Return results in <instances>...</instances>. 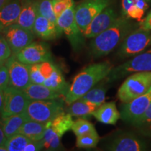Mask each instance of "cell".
<instances>
[{
    "label": "cell",
    "mask_w": 151,
    "mask_h": 151,
    "mask_svg": "<svg viewBox=\"0 0 151 151\" xmlns=\"http://www.w3.org/2000/svg\"><path fill=\"white\" fill-rule=\"evenodd\" d=\"M60 138L50 126V121L46 122V129L42 140L43 146L47 150H60L62 149Z\"/></svg>",
    "instance_id": "27"
},
{
    "label": "cell",
    "mask_w": 151,
    "mask_h": 151,
    "mask_svg": "<svg viewBox=\"0 0 151 151\" xmlns=\"http://www.w3.org/2000/svg\"><path fill=\"white\" fill-rule=\"evenodd\" d=\"M71 130L76 137L96 131L95 128L91 122L83 118H79L76 121H73Z\"/></svg>",
    "instance_id": "32"
},
{
    "label": "cell",
    "mask_w": 151,
    "mask_h": 151,
    "mask_svg": "<svg viewBox=\"0 0 151 151\" xmlns=\"http://www.w3.org/2000/svg\"><path fill=\"white\" fill-rule=\"evenodd\" d=\"M118 15L111 7H106L94 18L83 33L85 38L92 39L97 37L116 22Z\"/></svg>",
    "instance_id": "14"
},
{
    "label": "cell",
    "mask_w": 151,
    "mask_h": 151,
    "mask_svg": "<svg viewBox=\"0 0 151 151\" xmlns=\"http://www.w3.org/2000/svg\"><path fill=\"white\" fill-rule=\"evenodd\" d=\"M43 143L42 140L39 141H32L30 140L29 143H27V146L24 149V151H38L41 150L43 148Z\"/></svg>",
    "instance_id": "38"
},
{
    "label": "cell",
    "mask_w": 151,
    "mask_h": 151,
    "mask_svg": "<svg viewBox=\"0 0 151 151\" xmlns=\"http://www.w3.org/2000/svg\"><path fill=\"white\" fill-rule=\"evenodd\" d=\"M22 7V0H9L0 9V32L16 23Z\"/></svg>",
    "instance_id": "16"
},
{
    "label": "cell",
    "mask_w": 151,
    "mask_h": 151,
    "mask_svg": "<svg viewBox=\"0 0 151 151\" xmlns=\"http://www.w3.org/2000/svg\"><path fill=\"white\" fill-rule=\"evenodd\" d=\"M46 129V122L28 120L20 128L18 133L22 134L32 141H39L43 139Z\"/></svg>",
    "instance_id": "23"
},
{
    "label": "cell",
    "mask_w": 151,
    "mask_h": 151,
    "mask_svg": "<svg viewBox=\"0 0 151 151\" xmlns=\"http://www.w3.org/2000/svg\"><path fill=\"white\" fill-rule=\"evenodd\" d=\"M112 151H143L147 150L146 143L131 134L117 136L106 147Z\"/></svg>",
    "instance_id": "15"
},
{
    "label": "cell",
    "mask_w": 151,
    "mask_h": 151,
    "mask_svg": "<svg viewBox=\"0 0 151 151\" xmlns=\"http://www.w3.org/2000/svg\"><path fill=\"white\" fill-rule=\"evenodd\" d=\"M30 139L22 134L18 133L7 139L5 146L7 151H24Z\"/></svg>",
    "instance_id": "30"
},
{
    "label": "cell",
    "mask_w": 151,
    "mask_h": 151,
    "mask_svg": "<svg viewBox=\"0 0 151 151\" xmlns=\"http://www.w3.org/2000/svg\"><path fill=\"white\" fill-rule=\"evenodd\" d=\"M9 0H0V9L5 4H6Z\"/></svg>",
    "instance_id": "42"
},
{
    "label": "cell",
    "mask_w": 151,
    "mask_h": 151,
    "mask_svg": "<svg viewBox=\"0 0 151 151\" xmlns=\"http://www.w3.org/2000/svg\"><path fill=\"white\" fill-rule=\"evenodd\" d=\"M4 63H3V62H0V65H4Z\"/></svg>",
    "instance_id": "44"
},
{
    "label": "cell",
    "mask_w": 151,
    "mask_h": 151,
    "mask_svg": "<svg viewBox=\"0 0 151 151\" xmlns=\"http://www.w3.org/2000/svg\"><path fill=\"white\" fill-rule=\"evenodd\" d=\"M134 24L125 17L118 18L111 27L92 38L90 44V53L94 58L106 56L114 50L131 32Z\"/></svg>",
    "instance_id": "2"
},
{
    "label": "cell",
    "mask_w": 151,
    "mask_h": 151,
    "mask_svg": "<svg viewBox=\"0 0 151 151\" xmlns=\"http://www.w3.org/2000/svg\"><path fill=\"white\" fill-rule=\"evenodd\" d=\"M52 8L57 18L65 10L74 6L73 0H52Z\"/></svg>",
    "instance_id": "33"
},
{
    "label": "cell",
    "mask_w": 151,
    "mask_h": 151,
    "mask_svg": "<svg viewBox=\"0 0 151 151\" xmlns=\"http://www.w3.org/2000/svg\"><path fill=\"white\" fill-rule=\"evenodd\" d=\"M151 46V32L150 30L139 28L130 32L121 42L118 54L120 58H125L134 56L142 52Z\"/></svg>",
    "instance_id": "7"
},
{
    "label": "cell",
    "mask_w": 151,
    "mask_h": 151,
    "mask_svg": "<svg viewBox=\"0 0 151 151\" xmlns=\"http://www.w3.org/2000/svg\"><path fill=\"white\" fill-rule=\"evenodd\" d=\"M92 115L99 122L107 124H116L120 118V112L117 109L116 103L113 101L103 103Z\"/></svg>",
    "instance_id": "20"
},
{
    "label": "cell",
    "mask_w": 151,
    "mask_h": 151,
    "mask_svg": "<svg viewBox=\"0 0 151 151\" xmlns=\"http://www.w3.org/2000/svg\"><path fill=\"white\" fill-rule=\"evenodd\" d=\"M73 123L72 116L69 113L62 112L50 121V126L60 138L71 129Z\"/></svg>",
    "instance_id": "25"
},
{
    "label": "cell",
    "mask_w": 151,
    "mask_h": 151,
    "mask_svg": "<svg viewBox=\"0 0 151 151\" xmlns=\"http://www.w3.org/2000/svg\"><path fill=\"white\" fill-rule=\"evenodd\" d=\"M4 101V90H0V116H1V111L3 109Z\"/></svg>",
    "instance_id": "41"
},
{
    "label": "cell",
    "mask_w": 151,
    "mask_h": 151,
    "mask_svg": "<svg viewBox=\"0 0 151 151\" xmlns=\"http://www.w3.org/2000/svg\"><path fill=\"white\" fill-rule=\"evenodd\" d=\"M38 0H22V7L16 24L24 29L33 32L37 11Z\"/></svg>",
    "instance_id": "17"
},
{
    "label": "cell",
    "mask_w": 151,
    "mask_h": 151,
    "mask_svg": "<svg viewBox=\"0 0 151 151\" xmlns=\"http://www.w3.org/2000/svg\"><path fill=\"white\" fill-rule=\"evenodd\" d=\"M43 85L55 91L60 92L65 96L69 88V85L65 81L62 71L57 66L55 67L52 74L45 80Z\"/></svg>",
    "instance_id": "24"
},
{
    "label": "cell",
    "mask_w": 151,
    "mask_h": 151,
    "mask_svg": "<svg viewBox=\"0 0 151 151\" xmlns=\"http://www.w3.org/2000/svg\"><path fill=\"white\" fill-rule=\"evenodd\" d=\"M110 4V0H84L75 7V18L83 33L92 20Z\"/></svg>",
    "instance_id": "8"
},
{
    "label": "cell",
    "mask_w": 151,
    "mask_h": 151,
    "mask_svg": "<svg viewBox=\"0 0 151 151\" xmlns=\"http://www.w3.org/2000/svg\"><path fill=\"white\" fill-rule=\"evenodd\" d=\"M150 87L151 71L134 73L127 77L119 88L118 97L122 103H127L144 94Z\"/></svg>",
    "instance_id": "3"
},
{
    "label": "cell",
    "mask_w": 151,
    "mask_h": 151,
    "mask_svg": "<svg viewBox=\"0 0 151 151\" xmlns=\"http://www.w3.org/2000/svg\"><path fill=\"white\" fill-rule=\"evenodd\" d=\"M1 32L8 41L12 53L16 55L20 50L32 43L34 32L20 27L16 23L11 24L1 30Z\"/></svg>",
    "instance_id": "12"
},
{
    "label": "cell",
    "mask_w": 151,
    "mask_h": 151,
    "mask_svg": "<svg viewBox=\"0 0 151 151\" xmlns=\"http://www.w3.org/2000/svg\"><path fill=\"white\" fill-rule=\"evenodd\" d=\"M23 91L29 100L57 99L63 96L60 92L50 89L43 84L30 83Z\"/></svg>",
    "instance_id": "21"
},
{
    "label": "cell",
    "mask_w": 151,
    "mask_h": 151,
    "mask_svg": "<svg viewBox=\"0 0 151 151\" xmlns=\"http://www.w3.org/2000/svg\"><path fill=\"white\" fill-rule=\"evenodd\" d=\"M142 71H151V50L138 54L122 65L113 67L104 79L107 83L121 79L132 73Z\"/></svg>",
    "instance_id": "4"
},
{
    "label": "cell",
    "mask_w": 151,
    "mask_h": 151,
    "mask_svg": "<svg viewBox=\"0 0 151 151\" xmlns=\"http://www.w3.org/2000/svg\"><path fill=\"white\" fill-rule=\"evenodd\" d=\"M29 78L31 83L43 84L45 78L39 69V64H35L29 67Z\"/></svg>",
    "instance_id": "35"
},
{
    "label": "cell",
    "mask_w": 151,
    "mask_h": 151,
    "mask_svg": "<svg viewBox=\"0 0 151 151\" xmlns=\"http://www.w3.org/2000/svg\"><path fill=\"white\" fill-rule=\"evenodd\" d=\"M0 151H7L6 147L5 145L0 146Z\"/></svg>",
    "instance_id": "43"
},
{
    "label": "cell",
    "mask_w": 151,
    "mask_h": 151,
    "mask_svg": "<svg viewBox=\"0 0 151 151\" xmlns=\"http://www.w3.org/2000/svg\"><path fill=\"white\" fill-rule=\"evenodd\" d=\"M60 33H65L73 50L78 52L85 46V37L79 29L75 18V6L64 11L58 18Z\"/></svg>",
    "instance_id": "5"
},
{
    "label": "cell",
    "mask_w": 151,
    "mask_h": 151,
    "mask_svg": "<svg viewBox=\"0 0 151 151\" xmlns=\"http://www.w3.org/2000/svg\"><path fill=\"white\" fill-rule=\"evenodd\" d=\"M55 66L56 65L51 60H48V61H45L39 64V69L43 77L46 79L52 74Z\"/></svg>",
    "instance_id": "36"
},
{
    "label": "cell",
    "mask_w": 151,
    "mask_h": 151,
    "mask_svg": "<svg viewBox=\"0 0 151 151\" xmlns=\"http://www.w3.org/2000/svg\"><path fill=\"white\" fill-rule=\"evenodd\" d=\"M151 0H122V16L141 21Z\"/></svg>",
    "instance_id": "18"
},
{
    "label": "cell",
    "mask_w": 151,
    "mask_h": 151,
    "mask_svg": "<svg viewBox=\"0 0 151 151\" xmlns=\"http://www.w3.org/2000/svg\"><path fill=\"white\" fill-rule=\"evenodd\" d=\"M106 93V88L104 86L92 88L80 99L89 101L98 107L105 102Z\"/></svg>",
    "instance_id": "28"
},
{
    "label": "cell",
    "mask_w": 151,
    "mask_h": 151,
    "mask_svg": "<svg viewBox=\"0 0 151 151\" xmlns=\"http://www.w3.org/2000/svg\"><path fill=\"white\" fill-rule=\"evenodd\" d=\"M62 112L63 103L55 99L30 100L26 110L29 120L40 122L50 121Z\"/></svg>",
    "instance_id": "6"
},
{
    "label": "cell",
    "mask_w": 151,
    "mask_h": 151,
    "mask_svg": "<svg viewBox=\"0 0 151 151\" xmlns=\"http://www.w3.org/2000/svg\"><path fill=\"white\" fill-rule=\"evenodd\" d=\"M12 54L8 41L3 34L0 32V62L5 63L6 60H8Z\"/></svg>",
    "instance_id": "34"
},
{
    "label": "cell",
    "mask_w": 151,
    "mask_h": 151,
    "mask_svg": "<svg viewBox=\"0 0 151 151\" xmlns=\"http://www.w3.org/2000/svg\"><path fill=\"white\" fill-rule=\"evenodd\" d=\"M140 28L144 30H151V11L147 15L146 18L141 20Z\"/></svg>",
    "instance_id": "39"
},
{
    "label": "cell",
    "mask_w": 151,
    "mask_h": 151,
    "mask_svg": "<svg viewBox=\"0 0 151 151\" xmlns=\"http://www.w3.org/2000/svg\"><path fill=\"white\" fill-rule=\"evenodd\" d=\"M9 86V71L5 63L0 65V90H4Z\"/></svg>",
    "instance_id": "37"
},
{
    "label": "cell",
    "mask_w": 151,
    "mask_h": 151,
    "mask_svg": "<svg viewBox=\"0 0 151 151\" xmlns=\"http://www.w3.org/2000/svg\"><path fill=\"white\" fill-rule=\"evenodd\" d=\"M28 120H29V118L26 112L6 118H1L0 121L2 124L4 132L6 139L18 134L20 128Z\"/></svg>",
    "instance_id": "22"
},
{
    "label": "cell",
    "mask_w": 151,
    "mask_h": 151,
    "mask_svg": "<svg viewBox=\"0 0 151 151\" xmlns=\"http://www.w3.org/2000/svg\"><path fill=\"white\" fill-rule=\"evenodd\" d=\"M4 101L1 118H6L26 112L30 100L23 90L8 86L4 90Z\"/></svg>",
    "instance_id": "9"
},
{
    "label": "cell",
    "mask_w": 151,
    "mask_h": 151,
    "mask_svg": "<svg viewBox=\"0 0 151 151\" xmlns=\"http://www.w3.org/2000/svg\"><path fill=\"white\" fill-rule=\"evenodd\" d=\"M151 103V87L148 91L129 102L124 104L120 111V118L134 124L144 114Z\"/></svg>",
    "instance_id": "10"
},
{
    "label": "cell",
    "mask_w": 151,
    "mask_h": 151,
    "mask_svg": "<svg viewBox=\"0 0 151 151\" xmlns=\"http://www.w3.org/2000/svg\"><path fill=\"white\" fill-rule=\"evenodd\" d=\"M113 68V65L109 61L92 64L85 68L73 78L72 84L64 96L65 102L70 104L82 97L95 85L104 80Z\"/></svg>",
    "instance_id": "1"
},
{
    "label": "cell",
    "mask_w": 151,
    "mask_h": 151,
    "mask_svg": "<svg viewBox=\"0 0 151 151\" xmlns=\"http://www.w3.org/2000/svg\"><path fill=\"white\" fill-rule=\"evenodd\" d=\"M76 147L80 148H92L97 146L99 137L97 131L76 137Z\"/></svg>",
    "instance_id": "31"
},
{
    "label": "cell",
    "mask_w": 151,
    "mask_h": 151,
    "mask_svg": "<svg viewBox=\"0 0 151 151\" xmlns=\"http://www.w3.org/2000/svg\"><path fill=\"white\" fill-rule=\"evenodd\" d=\"M33 32L45 41L52 40L61 35L58 27L52 22L39 14L34 24Z\"/></svg>",
    "instance_id": "19"
},
{
    "label": "cell",
    "mask_w": 151,
    "mask_h": 151,
    "mask_svg": "<svg viewBox=\"0 0 151 151\" xmlns=\"http://www.w3.org/2000/svg\"><path fill=\"white\" fill-rule=\"evenodd\" d=\"M5 65L9 71V86L23 90L31 83L29 78L30 65L19 61L16 55L12 54L5 62Z\"/></svg>",
    "instance_id": "11"
},
{
    "label": "cell",
    "mask_w": 151,
    "mask_h": 151,
    "mask_svg": "<svg viewBox=\"0 0 151 151\" xmlns=\"http://www.w3.org/2000/svg\"><path fill=\"white\" fill-rule=\"evenodd\" d=\"M68 113L72 116L84 117L91 116L97 108V106L82 99H78L69 104Z\"/></svg>",
    "instance_id": "26"
},
{
    "label": "cell",
    "mask_w": 151,
    "mask_h": 151,
    "mask_svg": "<svg viewBox=\"0 0 151 151\" xmlns=\"http://www.w3.org/2000/svg\"><path fill=\"white\" fill-rule=\"evenodd\" d=\"M6 140L7 139L4 134V132L2 124H1V122L0 121V146L5 145Z\"/></svg>",
    "instance_id": "40"
},
{
    "label": "cell",
    "mask_w": 151,
    "mask_h": 151,
    "mask_svg": "<svg viewBox=\"0 0 151 151\" xmlns=\"http://www.w3.org/2000/svg\"><path fill=\"white\" fill-rule=\"evenodd\" d=\"M37 11L38 14L48 19L58 29V18H57L55 14L53 8H52V0H38ZM58 30H59V29H58ZM59 32L60 35H62L60 33V30Z\"/></svg>",
    "instance_id": "29"
},
{
    "label": "cell",
    "mask_w": 151,
    "mask_h": 151,
    "mask_svg": "<svg viewBox=\"0 0 151 151\" xmlns=\"http://www.w3.org/2000/svg\"><path fill=\"white\" fill-rule=\"evenodd\" d=\"M17 59L25 65H32L51 60L50 47L44 42H32L16 55Z\"/></svg>",
    "instance_id": "13"
}]
</instances>
